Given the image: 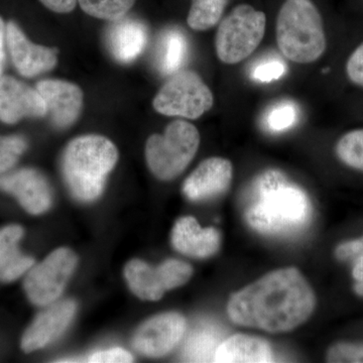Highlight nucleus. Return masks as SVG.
<instances>
[{"label": "nucleus", "mask_w": 363, "mask_h": 363, "mask_svg": "<svg viewBox=\"0 0 363 363\" xmlns=\"http://www.w3.org/2000/svg\"><path fill=\"white\" fill-rule=\"evenodd\" d=\"M199 145V131L193 124L173 121L164 135H152L147 140L145 157L149 168L160 180H173L194 159Z\"/></svg>", "instance_id": "nucleus-5"}, {"label": "nucleus", "mask_w": 363, "mask_h": 363, "mask_svg": "<svg viewBox=\"0 0 363 363\" xmlns=\"http://www.w3.org/2000/svg\"><path fill=\"white\" fill-rule=\"evenodd\" d=\"M77 257L69 248L52 252L40 264L33 267L25 279V291L30 302L48 306L56 302L73 274Z\"/></svg>", "instance_id": "nucleus-9"}, {"label": "nucleus", "mask_w": 363, "mask_h": 363, "mask_svg": "<svg viewBox=\"0 0 363 363\" xmlns=\"http://www.w3.org/2000/svg\"><path fill=\"white\" fill-rule=\"evenodd\" d=\"M352 277L354 279V291L363 297V255L353 259Z\"/></svg>", "instance_id": "nucleus-34"}, {"label": "nucleus", "mask_w": 363, "mask_h": 363, "mask_svg": "<svg viewBox=\"0 0 363 363\" xmlns=\"http://www.w3.org/2000/svg\"><path fill=\"white\" fill-rule=\"evenodd\" d=\"M228 0H192L187 23L193 30H207L221 20Z\"/></svg>", "instance_id": "nucleus-22"}, {"label": "nucleus", "mask_w": 363, "mask_h": 363, "mask_svg": "<svg viewBox=\"0 0 363 363\" xmlns=\"http://www.w3.org/2000/svg\"><path fill=\"white\" fill-rule=\"evenodd\" d=\"M276 33L279 51L295 63H313L326 50L323 21L311 0H286L277 20Z\"/></svg>", "instance_id": "nucleus-4"}, {"label": "nucleus", "mask_w": 363, "mask_h": 363, "mask_svg": "<svg viewBox=\"0 0 363 363\" xmlns=\"http://www.w3.org/2000/svg\"><path fill=\"white\" fill-rule=\"evenodd\" d=\"M28 143L21 135L0 136V174L9 171L26 152Z\"/></svg>", "instance_id": "nucleus-27"}, {"label": "nucleus", "mask_w": 363, "mask_h": 363, "mask_svg": "<svg viewBox=\"0 0 363 363\" xmlns=\"http://www.w3.org/2000/svg\"><path fill=\"white\" fill-rule=\"evenodd\" d=\"M213 94L195 72L179 71L171 76L155 97V111L166 116L197 119L209 111Z\"/></svg>", "instance_id": "nucleus-7"}, {"label": "nucleus", "mask_w": 363, "mask_h": 363, "mask_svg": "<svg viewBox=\"0 0 363 363\" xmlns=\"http://www.w3.org/2000/svg\"><path fill=\"white\" fill-rule=\"evenodd\" d=\"M274 362L269 344L264 339L238 335L227 338L215 351L214 362L266 363Z\"/></svg>", "instance_id": "nucleus-19"}, {"label": "nucleus", "mask_w": 363, "mask_h": 363, "mask_svg": "<svg viewBox=\"0 0 363 363\" xmlns=\"http://www.w3.org/2000/svg\"><path fill=\"white\" fill-rule=\"evenodd\" d=\"M47 116L39 91L11 76L0 78V121L13 124L21 119Z\"/></svg>", "instance_id": "nucleus-13"}, {"label": "nucleus", "mask_w": 363, "mask_h": 363, "mask_svg": "<svg viewBox=\"0 0 363 363\" xmlns=\"http://www.w3.org/2000/svg\"><path fill=\"white\" fill-rule=\"evenodd\" d=\"M336 257L339 260L346 262V260H353L357 257L363 255V236L345 242L341 243L335 250Z\"/></svg>", "instance_id": "nucleus-32"}, {"label": "nucleus", "mask_w": 363, "mask_h": 363, "mask_svg": "<svg viewBox=\"0 0 363 363\" xmlns=\"http://www.w3.org/2000/svg\"><path fill=\"white\" fill-rule=\"evenodd\" d=\"M86 362L92 363H126L133 362V357L128 351L116 347L97 351V352L90 355Z\"/></svg>", "instance_id": "nucleus-31"}, {"label": "nucleus", "mask_w": 363, "mask_h": 363, "mask_svg": "<svg viewBox=\"0 0 363 363\" xmlns=\"http://www.w3.org/2000/svg\"><path fill=\"white\" fill-rule=\"evenodd\" d=\"M39 91L47 107V116L58 128H67L77 121L83 106V92L77 85L57 79L40 81Z\"/></svg>", "instance_id": "nucleus-14"}, {"label": "nucleus", "mask_w": 363, "mask_h": 363, "mask_svg": "<svg viewBox=\"0 0 363 363\" xmlns=\"http://www.w3.org/2000/svg\"><path fill=\"white\" fill-rule=\"evenodd\" d=\"M335 150L344 164L363 172V128L348 131L341 136Z\"/></svg>", "instance_id": "nucleus-25"}, {"label": "nucleus", "mask_w": 363, "mask_h": 363, "mask_svg": "<svg viewBox=\"0 0 363 363\" xmlns=\"http://www.w3.org/2000/svg\"><path fill=\"white\" fill-rule=\"evenodd\" d=\"M219 344L218 336L213 331L203 329L189 339L184 348V358L187 362H214L215 351Z\"/></svg>", "instance_id": "nucleus-23"}, {"label": "nucleus", "mask_w": 363, "mask_h": 363, "mask_svg": "<svg viewBox=\"0 0 363 363\" xmlns=\"http://www.w3.org/2000/svg\"><path fill=\"white\" fill-rule=\"evenodd\" d=\"M76 309L77 306L72 300L60 301L50 304L26 329L21 339L23 350L25 352H32L56 340L68 328Z\"/></svg>", "instance_id": "nucleus-15"}, {"label": "nucleus", "mask_w": 363, "mask_h": 363, "mask_svg": "<svg viewBox=\"0 0 363 363\" xmlns=\"http://www.w3.org/2000/svg\"><path fill=\"white\" fill-rule=\"evenodd\" d=\"M84 13L100 20L116 21L124 18L135 0H77Z\"/></svg>", "instance_id": "nucleus-24"}, {"label": "nucleus", "mask_w": 363, "mask_h": 363, "mask_svg": "<svg viewBox=\"0 0 363 363\" xmlns=\"http://www.w3.org/2000/svg\"><path fill=\"white\" fill-rule=\"evenodd\" d=\"M186 331L185 318L164 313L150 318L135 332L133 347L149 357H162L178 345Z\"/></svg>", "instance_id": "nucleus-10"}, {"label": "nucleus", "mask_w": 363, "mask_h": 363, "mask_svg": "<svg viewBox=\"0 0 363 363\" xmlns=\"http://www.w3.org/2000/svg\"><path fill=\"white\" fill-rule=\"evenodd\" d=\"M172 245L189 257L205 259L218 252L220 234L213 227L202 228L194 217L179 219L172 230Z\"/></svg>", "instance_id": "nucleus-17"}, {"label": "nucleus", "mask_w": 363, "mask_h": 363, "mask_svg": "<svg viewBox=\"0 0 363 363\" xmlns=\"http://www.w3.org/2000/svg\"><path fill=\"white\" fill-rule=\"evenodd\" d=\"M267 18L248 4H240L221 21L215 38L217 57L228 65L240 63L257 49L266 33Z\"/></svg>", "instance_id": "nucleus-6"}, {"label": "nucleus", "mask_w": 363, "mask_h": 363, "mask_svg": "<svg viewBox=\"0 0 363 363\" xmlns=\"http://www.w3.org/2000/svg\"><path fill=\"white\" fill-rule=\"evenodd\" d=\"M4 60H6L4 52H0V78L2 77V72H4Z\"/></svg>", "instance_id": "nucleus-36"}, {"label": "nucleus", "mask_w": 363, "mask_h": 363, "mask_svg": "<svg viewBox=\"0 0 363 363\" xmlns=\"http://www.w3.org/2000/svg\"><path fill=\"white\" fill-rule=\"evenodd\" d=\"M298 121V107L290 100L278 102L267 109L264 123L271 133H283L292 128Z\"/></svg>", "instance_id": "nucleus-26"}, {"label": "nucleus", "mask_w": 363, "mask_h": 363, "mask_svg": "<svg viewBox=\"0 0 363 363\" xmlns=\"http://www.w3.org/2000/svg\"><path fill=\"white\" fill-rule=\"evenodd\" d=\"M48 9L57 13H69L75 9L77 0H40Z\"/></svg>", "instance_id": "nucleus-33"}, {"label": "nucleus", "mask_w": 363, "mask_h": 363, "mask_svg": "<svg viewBox=\"0 0 363 363\" xmlns=\"http://www.w3.org/2000/svg\"><path fill=\"white\" fill-rule=\"evenodd\" d=\"M117 160L116 145L104 136L84 135L72 140L64 152L62 169L74 197L83 202L97 199Z\"/></svg>", "instance_id": "nucleus-3"}, {"label": "nucleus", "mask_w": 363, "mask_h": 363, "mask_svg": "<svg viewBox=\"0 0 363 363\" xmlns=\"http://www.w3.org/2000/svg\"><path fill=\"white\" fill-rule=\"evenodd\" d=\"M233 164L223 157L202 162L184 182L183 192L192 201H204L223 194L233 181Z\"/></svg>", "instance_id": "nucleus-16"}, {"label": "nucleus", "mask_w": 363, "mask_h": 363, "mask_svg": "<svg viewBox=\"0 0 363 363\" xmlns=\"http://www.w3.org/2000/svg\"><path fill=\"white\" fill-rule=\"evenodd\" d=\"M23 229L18 225H9L0 230V281H13L20 278L33 266L32 257L21 255L18 241Z\"/></svg>", "instance_id": "nucleus-20"}, {"label": "nucleus", "mask_w": 363, "mask_h": 363, "mask_svg": "<svg viewBox=\"0 0 363 363\" xmlns=\"http://www.w3.org/2000/svg\"><path fill=\"white\" fill-rule=\"evenodd\" d=\"M6 25L0 16V52H4V42H6Z\"/></svg>", "instance_id": "nucleus-35"}, {"label": "nucleus", "mask_w": 363, "mask_h": 363, "mask_svg": "<svg viewBox=\"0 0 363 363\" xmlns=\"http://www.w3.org/2000/svg\"><path fill=\"white\" fill-rule=\"evenodd\" d=\"M188 54V40L183 32L169 28L157 42L156 64L162 75H174L181 71Z\"/></svg>", "instance_id": "nucleus-21"}, {"label": "nucleus", "mask_w": 363, "mask_h": 363, "mask_svg": "<svg viewBox=\"0 0 363 363\" xmlns=\"http://www.w3.org/2000/svg\"><path fill=\"white\" fill-rule=\"evenodd\" d=\"M315 306V294L303 274L295 267H286L233 294L227 314L241 326L283 333L305 323Z\"/></svg>", "instance_id": "nucleus-1"}, {"label": "nucleus", "mask_w": 363, "mask_h": 363, "mask_svg": "<svg viewBox=\"0 0 363 363\" xmlns=\"http://www.w3.org/2000/svg\"><path fill=\"white\" fill-rule=\"evenodd\" d=\"M311 204L302 189L278 171H267L255 181L245 219L260 233L291 234L307 225Z\"/></svg>", "instance_id": "nucleus-2"}, {"label": "nucleus", "mask_w": 363, "mask_h": 363, "mask_svg": "<svg viewBox=\"0 0 363 363\" xmlns=\"http://www.w3.org/2000/svg\"><path fill=\"white\" fill-rule=\"evenodd\" d=\"M345 72L353 85L363 88V42L351 52L346 62Z\"/></svg>", "instance_id": "nucleus-30"}, {"label": "nucleus", "mask_w": 363, "mask_h": 363, "mask_svg": "<svg viewBox=\"0 0 363 363\" xmlns=\"http://www.w3.org/2000/svg\"><path fill=\"white\" fill-rule=\"evenodd\" d=\"M286 65L281 60H269L262 62L252 71V78L262 83H269L278 80L285 74Z\"/></svg>", "instance_id": "nucleus-29"}, {"label": "nucleus", "mask_w": 363, "mask_h": 363, "mask_svg": "<svg viewBox=\"0 0 363 363\" xmlns=\"http://www.w3.org/2000/svg\"><path fill=\"white\" fill-rule=\"evenodd\" d=\"M329 362L363 363V343H337L327 354Z\"/></svg>", "instance_id": "nucleus-28"}, {"label": "nucleus", "mask_w": 363, "mask_h": 363, "mask_svg": "<svg viewBox=\"0 0 363 363\" xmlns=\"http://www.w3.org/2000/svg\"><path fill=\"white\" fill-rule=\"evenodd\" d=\"M6 42L11 61L23 77H35L57 65L58 50L33 44L16 21L6 23Z\"/></svg>", "instance_id": "nucleus-11"}, {"label": "nucleus", "mask_w": 363, "mask_h": 363, "mask_svg": "<svg viewBox=\"0 0 363 363\" xmlns=\"http://www.w3.org/2000/svg\"><path fill=\"white\" fill-rule=\"evenodd\" d=\"M192 274L190 264L177 259L166 260L157 267L135 259L128 262L124 269L130 290L145 301L161 300L166 291L185 285Z\"/></svg>", "instance_id": "nucleus-8"}, {"label": "nucleus", "mask_w": 363, "mask_h": 363, "mask_svg": "<svg viewBox=\"0 0 363 363\" xmlns=\"http://www.w3.org/2000/svg\"><path fill=\"white\" fill-rule=\"evenodd\" d=\"M0 191L13 195L28 213H44L52 205V191L40 172L21 169L0 175Z\"/></svg>", "instance_id": "nucleus-12"}, {"label": "nucleus", "mask_w": 363, "mask_h": 363, "mask_svg": "<svg viewBox=\"0 0 363 363\" xmlns=\"http://www.w3.org/2000/svg\"><path fill=\"white\" fill-rule=\"evenodd\" d=\"M147 30L136 20L121 18L113 21L106 33V45L112 57L119 63L135 61L147 44Z\"/></svg>", "instance_id": "nucleus-18"}]
</instances>
